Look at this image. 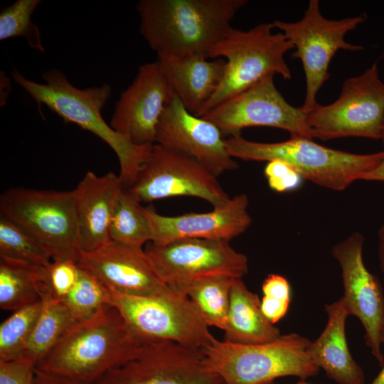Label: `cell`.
<instances>
[{"mask_svg": "<svg viewBox=\"0 0 384 384\" xmlns=\"http://www.w3.org/2000/svg\"><path fill=\"white\" fill-rule=\"evenodd\" d=\"M146 341L130 328L114 306L107 304L90 318L74 324L36 368L92 384L136 357Z\"/></svg>", "mask_w": 384, "mask_h": 384, "instance_id": "1", "label": "cell"}, {"mask_svg": "<svg viewBox=\"0 0 384 384\" xmlns=\"http://www.w3.org/2000/svg\"><path fill=\"white\" fill-rule=\"evenodd\" d=\"M246 0H141L139 32L150 48L177 55H203L233 28Z\"/></svg>", "mask_w": 384, "mask_h": 384, "instance_id": "2", "label": "cell"}, {"mask_svg": "<svg viewBox=\"0 0 384 384\" xmlns=\"http://www.w3.org/2000/svg\"><path fill=\"white\" fill-rule=\"evenodd\" d=\"M11 75L38 107L46 106L65 122L74 123L105 142L118 158L119 177L124 188L133 184L154 144H134L104 120L101 112L112 95L110 85L78 88L56 68L43 72V83L26 78L17 70H14Z\"/></svg>", "mask_w": 384, "mask_h": 384, "instance_id": "3", "label": "cell"}, {"mask_svg": "<svg viewBox=\"0 0 384 384\" xmlns=\"http://www.w3.org/2000/svg\"><path fill=\"white\" fill-rule=\"evenodd\" d=\"M233 158L246 161H283L303 178L318 186L343 191L363 177L381 162L384 151L358 154L324 146L312 139L291 137L281 142L262 143L247 140L241 134L225 139Z\"/></svg>", "mask_w": 384, "mask_h": 384, "instance_id": "4", "label": "cell"}, {"mask_svg": "<svg viewBox=\"0 0 384 384\" xmlns=\"http://www.w3.org/2000/svg\"><path fill=\"white\" fill-rule=\"evenodd\" d=\"M311 341L297 333L258 344H238L215 338L202 348L206 366L223 384H270L277 378L304 380L319 368L308 353Z\"/></svg>", "mask_w": 384, "mask_h": 384, "instance_id": "5", "label": "cell"}, {"mask_svg": "<svg viewBox=\"0 0 384 384\" xmlns=\"http://www.w3.org/2000/svg\"><path fill=\"white\" fill-rule=\"evenodd\" d=\"M272 23H260L247 31L232 28L210 50L208 58L224 59L225 70L218 90L198 117L269 75L279 74L284 80L291 79L284 55L294 46L282 32L274 33Z\"/></svg>", "mask_w": 384, "mask_h": 384, "instance_id": "6", "label": "cell"}, {"mask_svg": "<svg viewBox=\"0 0 384 384\" xmlns=\"http://www.w3.org/2000/svg\"><path fill=\"white\" fill-rule=\"evenodd\" d=\"M0 213L40 243L53 261L78 262L81 250L74 190L12 188L0 197Z\"/></svg>", "mask_w": 384, "mask_h": 384, "instance_id": "7", "label": "cell"}, {"mask_svg": "<svg viewBox=\"0 0 384 384\" xmlns=\"http://www.w3.org/2000/svg\"><path fill=\"white\" fill-rule=\"evenodd\" d=\"M107 290V304L114 306L144 340L171 341L202 349L215 338L186 294L171 289L159 296L139 297Z\"/></svg>", "mask_w": 384, "mask_h": 384, "instance_id": "8", "label": "cell"}, {"mask_svg": "<svg viewBox=\"0 0 384 384\" xmlns=\"http://www.w3.org/2000/svg\"><path fill=\"white\" fill-rule=\"evenodd\" d=\"M366 19V14L339 20L325 18L321 13L319 1L310 0L302 18L285 22L275 20L272 24L292 43L296 49L293 58L302 61L306 80V94L302 109L308 112L318 103L316 95L329 78V68L338 50H363L345 40V36Z\"/></svg>", "mask_w": 384, "mask_h": 384, "instance_id": "9", "label": "cell"}, {"mask_svg": "<svg viewBox=\"0 0 384 384\" xmlns=\"http://www.w3.org/2000/svg\"><path fill=\"white\" fill-rule=\"evenodd\" d=\"M384 120V82L377 62L361 75L348 78L338 98L306 112L313 137L326 141L356 137L380 139Z\"/></svg>", "mask_w": 384, "mask_h": 384, "instance_id": "10", "label": "cell"}, {"mask_svg": "<svg viewBox=\"0 0 384 384\" xmlns=\"http://www.w3.org/2000/svg\"><path fill=\"white\" fill-rule=\"evenodd\" d=\"M164 282L186 294L195 282L209 277L242 279L248 272L247 257L229 241L186 238L166 245L147 243L144 249Z\"/></svg>", "mask_w": 384, "mask_h": 384, "instance_id": "11", "label": "cell"}, {"mask_svg": "<svg viewBox=\"0 0 384 384\" xmlns=\"http://www.w3.org/2000/svg\"><path fill=\"white\" fill-rule=\"evenodd\" d=\"M126 189L140 203L192 196L206 201L215 208L231 198L217 177L198 161L157 144L153 145L133 184Z\"/></svg>", "mask_w": 384, "mask_h": 384, "instance_id": "12", "label": "cell"}, {"mask_svg": "<svg viewBox=\"0 0 384 384\" xmlns=\"http://www.w3.org/2000/svg\"><path fill=\"white\" fill-rule=\"evenodd\" d=\"M201 117L215 124L223 136L239 135L250 127H269L288 132L291 137L314 139L306 112L289 104L276 87L274 75L215 107Z\"/></svg>", "mask_w": 384, "mask_h": 384, "instance_id": "13", "label": "cell"}, {"mask_svg": "<svg viewBox=\"0 0 384 384\" xmlns=\"http://www.w3.org/2000/svg\"><path fill=\"white\" fill-rule=\"evenodd\" d=\"M92 384H223L206 364L202 349L147 341L134 358Z\"/></svg>", "mask_w": 384, "mask_h": 384, "instance_id": "14", "label": "cell"}, {"mask_svg": "<svg viewBox=\"0 0 384 384\" xmlns=\"http://www.w3.org/2000/svg\"><path fill=\"white\" fill-rule=\"evenodd\" d=\"M364 237L355 232L336 244L332 255L338 262L343 285L344 301L349 315L357 317L365 331L364 338L371 353L382 366L384 338V294L376 276L363 259Z\"/></svg>", "mask_w": 384, "mask_h": 384, "instance_id": "15", "label": "cell"}, {"mask_svg": "<svg viewBox=\"0 0 384 384\" xmlns=\"http://www.w3.org/2000/svg\"><path fill=\"white\" fill-rule=\"evenodd\" d=\"M225 139L215 124L191 113L173 92L156 126L157 144L196 160L218 177L238 167Z\"/></svg>", "mask_w": 384, "mask_h": 384, "instance_id": "16", "label": "cell"}, {"mask_svg": "<svg viewBox=\"0 0 384 384\" xmlns=\"http://www.w3.org/2000/svg\"><path fill=\"white\" fill-rule=\"evenodd\" d=\"M173 92L158 61L141 65L121 93L110 125L134 144H154L156 126Z\"/></svg>", "mask_w": 384, "mask_h": 384, "instance_id": "17", "label": "cell"}, {"mask_svg": "<svg viewBox=\"0 0 384 384\" xmlns=\"http://www.w3.org/2000/svg\"><path fill=\"white\" fill-rule=\"evenodd\" d=\"M78 265L114 292L154 297L171 289L159 277L143 248L110 241L97 250L81 251Z\"/></svg>", "mask_w": 384, "mask_h": 384, "instance_id": "18", "label": "cell"}, {"mask_svg": "<svg viewBox=\"0 0 384 384\" xmlns=\"http://www.w3.org/2000/svg\"><path fill=\"white\" fill-rule=\"evenodd\" d=\"M249 198L236 195L223 206L208 213H190L176 216L158 213L152 206L146 211L152 228L151 243L163 245L186 238L226 240L242 234L251 225Z\"/></svg>", "mask_w": 384, "mask_h": 384, "instance_id": "19", "label": "cell"}, {"mask_svg": "<svg viewBox=\"0 0 384 384\" xmlns=\"http://www.w3.org/2000/svg\"><path fill=\"white\" fill-rule=\"evenodd\" d=\"M122 181L112 171L97 176L88 171L74 189L82 252L97 250L111 241L110 228Z\"/></svg>", "mask_w": 384, "mask_h": 384, "instance_id": "20", "label": "cell"}, {"mask_svg": "<svg viewBox=\"0 0 384 384\" xmlns=\"http://www.w3.org/2000/svg\"><path fill=\"white\" fill-rule=\"evenodd\" d=\"M156 54L174 93L188 111L198 116L223 80L225 60L203 55Z\"/></svg>", "mask_w": 384, "mask_h": 384, "instance_id": "21", "label": "cell"}, {"mask_svg": "<svg viewBox=\"0 0 384 384\" xmlns=\"http://www.w3.org/2000/svg\"><path fill=\"white\" fill-rule=\"evenodd\" d=\"M327 322L319 336L308 348V353L319 369L338 384H364L361 367L352 357L346 335L349 315L342 297L324 307Z\"/></svg>", "mask_w": 384, "mask_h": 384, "instance_id": "22", "label": "cell"}, {"mask_svg": "<svg viewBox=\"0 0 384 384\" xmlns=\"http://www.w3.org/2000/svg\"><path fill=\"white\" fill-rule=\"evenodd\" d=\"M261 300L242 279L234 280L223 341L238 344H258L274 341L281 334L262 312Z\"/></svg>", "mask_w": 384, "mask_h": 384, "instance_id": "23", "label": "cell"}, {"mask_svg": "<svg viewBox=\"0 0 384 384\" xmlns=\"http://www.w3.org/2000/svg\"><path fill=\"white\" fill-rule=\"evenodd\" d=\"M48 266L0 258L1 309L14 311L40 301L41 294L50 287Z\"/></svg>", "mask_w": 384, "mask_h": 384, "instance_id": "24", "label": "cell"}, {"mask_svg": "<svg viewBox=\"0 0 384 384\" xmlns=\"http://www.w3.org/2000/svg\"><path fill=\"white\" fill-rule=\"evenodd\" d=\"M41 309L31 336L20 357L38 363L77 322L63 300L47 288L41 294ZM37 365V364H36Z\"/></svg>", "mask_w": 384, "mask_h": 384, "instance_id": "25", "label": "cell"}, {"mask_svg": "<svg viewBox=\"0 0 384 384\" xmlns=\"http://www.w3.org/2000/svg\"><path fill=\"white\" fill-rule=\"evenodd\" d=\"M111 241L143 248L152 240V228L146 208L126 188L116 199L110 228Z\"/></svg>", "mask_w": 384, "mask_h": 384, "instance_id": "26", "label": "cell"}, {"mask_svg": "<svg viewBox=\"0 0 384 384\" xmlns=\"http://www.w3.org/2000/svg\"><path fill=\"white\" fill-rule=\"evenodd\" d=\"M235 279L225 276L206 277L195 282L187 289L186 295L209 327L224 330Z\"/></svg>", "mask_w": 384, "mask_h": 384, "instance_id": "27", "label": "cell"}, {"mask_svg": "<svg viewBox=\"0 0 384 384\" xmlns=\"http://www.w3.org/2000/svg\"><path fill=\"white\" fill-rule=\"evenodd\" d=\"M0 258L36 266H48L49 252L34 238L9 219L0 216Z\"/></svg>", "mask_w": 384, "mask_h": 384, "instance_id": "28", "label": "cell"}, {"mask_svg": "<svg viewBox=\"0 0 384 384\" xmlns=\"http://www.w3.org/2000/svg\"><path fill=\"white\" fill-rule=\"evenodd\" d=\"M41 301L21 307L0 325V361L19 358L35 327Z\"/></svg>", "mask_w": 384, "mask_h": 384, "instance_id": "29", "label": "cell"}, {"mask_svg": "<svg viewBox=\"0 0 384 384\" xmlns=\"http://www.w3.org/2000/svg\"><path fill=\"white\" fill-rule=\"evenodd\" d=\"M41 0H17L0 13V40L23 37L28 46L45 52L38 27L33 23L32 15Z\"/></svg>", "mask_w": 384, "mask_h": 384, "instance_id": "30", "label": "cell"}, {"mask_svg": "<svg viewBox=\"0 0 384 384\" xmlns=\"http://www.w3.org/2000/svg\"><path fill=\"white\" fill-rule=\"evenodd\" d=\"M63 301L74 318L82 321L107 304V290L94 275L80 268L76 285Z\"/></svg>", "mask_w": 384, "mask_h": 384, "instance_id": "31", "label": "cell"}, {"mask_svg": "<svg viewBox=\"0 0 384 384\" xmlns=\"http://www.w3.org/2000/svg\"><path fill=\"white\" fill-rule=\"evenodd\" d=\"M80 268L78 262L70 260H55L48 267V280L53 295L63 300L76 285Z\"/></svg>", "mask_w": 384, "mask_h": 384, "instance_id": "32", "label": "cell"}, {"mask_svg": "<svg viewBox=\"0 0 384 384\" xmlns=\"http://www.w3.org/2000/svg\"><path fill=\"white\" fill-rule=\"evenodd\" d=\"M264 173L270 188L278 193L294 191L304 180L291 166L278 160L267 162Z\"/></svg>", "mask_w": 384, "mask_h": 384, "instance_id": "33", "label": "cell"}, {"mask_svg": "<svg viewBox=\"0 0 384 384\" xmlns=\"http://www.w3.org/2000/svg\"><path fill=\"white\" fill-rule=\"evenodd\" d=\"M36 364L24 357L0 361V384H34Z\"/></svg>", "mask_w": 384, "mask_h": 384, "instance_id": "34", "label": "cell"}, {"mask_svg": "<svg viewBox=\"0 0 384 384\" xmlns=\"http://www.w3.org/2000/svg\"><path fill=\"white\" fill-rule=\"evenodd\" d=\"M264 297L291 302L292 290L287 279L277 274H269L263 281Z\"/></svg>", "mask_w": 384, "mask_h": 384, "instance_id": "35", "label": "cell"}, {"mask_svg": "<svg viewBox=\"0 0 384 384\" xmlns=\"http://www.w3.org/2000/svg\"><path fill=\"white\" fill-rule=\"evenodd\" d=\"M290 302L264 297L260 307L262 314L272 324L280 321L287 313Z\"/></svg>", "mask_w": 384, "mask_h": 384, "instance_id": "36", "label": "cell"}, {"mask_svg": "<svg viewBox=\"0 0 384 384\" xmlns=\"http://www.w3.org/2000/svg\"><path fill=\"white\" fill-rule=\"evenodd\" d=\"M34 384H86L73 379L39 370L36 368Z\"/></svg>", "mask_w": 384, "mask_h": 384, "instance_id": "37", "label": "cell"}, {"mask_svg": "<svg viewBox=\"0 0 384 384\" xmlns=\"http://www.w3.org/2000/svg\"><path fill=\"white\" fill-rule=\"evenodd\" d=\"M364 181H384V156L379 165L363 178Z\"/></svg>", "mask_w": 384, "mask_h": 384, "instance_id": "38", "label": "cell"}, {"mask_svg": "<svg viewBox=\"0 0 384 384\" xmlns=\"http://www.w3.org/2000/svg\"><path fill=\"white\" fill-rule=\"evenodd\" d=\"M378 257L380 269L384 273V224L378 232Z\"/></svg>", "mask_w": 384, "mask_h": 384, "instance_id": "39", "label": "cell"}, {"mask_svg": "<svg viewBox=\"0 0 384 384\" xmlns=\"http://www.w3.org/2000/svg\"><path fill=\"white\" fill-rule=\"evenodd\" d=\"M383 345L384 346V338L383 341ZM370 384H384V362L382 365V368L378 375L374 378Z\"/></svg>", "mask_w": 384, "mask_h": 384, "instance_id": "40", "label": "cell"}, {"mask_svg": "<svg viewBox=\"0 0 384 384\" xmlns=\"http://www.w3.org/2000/svg\"><path fill=\"white\" fill-rule=\"evenodd\" d=\"M380 139H381V140L383 142V143H384V120H383V127H382V130H381Z\"/></svg>", "mask_w": 384, "mask_h": 384, "instance_id": "41", "label": "cell"}, {"mask_svg": "<svg viewBox=\"0 0 384 384\" xmlns=\"http://www.w3.org/2000/svg\"><path fill=\"white\" fill-rule=\"evenodd\" d=\"M270 384H279V383H272ZM294 384H311V383L305 382L304 380H301L300 381H299V382H297L296 383H294Z\"/></svg>", "mask_w": 384, "mask_h": 384, "instance_id": "42", "label": "cell"}]
</instances>
